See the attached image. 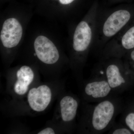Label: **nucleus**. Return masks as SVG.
<instances>
[{
	"label": "nucleus",
	"mask_w": 134,
	"mask_h": 134,
	"mask_svg": "<svg viewBox=\"0 0 134 134\" xmlns=\"http://www.w3.org/2000/svg\"><path fill=\"white\" fill-rule=\"evenodd\" d=\"M98 11L97 8H91L85 19L77 25L74 33L72 47L76 53L81 55L82 67L93 47Z\"/></svg>",
	"instance_id": "7ed1b4c3"
},
{
	"label": "nucleus",
	"mask_w": 134,
	"mask_h": 134,
	"mask_svg": "<svg viewBox=\"0 0 134 134\" xmlns=\"http://www.w3.org/2000/svg\"><path fill=\"white\" fill-rule=\"evenodd\" d=\"M123 60L132 61L134 63V49L130 52L127 53L122 58Z\"/></svg>",
	"instance_id": "f8f14e48"
},
{
	"label": "nucleus",
	"mask_w": 134,
	"mask_h": 134,
	"mask_svg": "<svg viewBox=\"0 0 134 134\" xmlns=\"http://www.w3.org/2000/svg\"><path fill=\"white\" fill-rule=\"evenodd\" d=\"M38 134H54V130L50 127H47L39 132Z\"/></svg>",
	"instance_id": "ddd939ff"
},
{
	"label": "nucleus",
	"mask_w": 134,
	"mask_h": 134,
	"mask_svg": "<svg viewBox=\"0 0 134 134\" xmlns=\"http://www.w3.org/2000/svg\"><path fill=\"white\" fill-rule=\"evenodd\" d=\"M34 48L39 59L47 64H54L59 58V54L55 45L48 38L40 36L34 41Z\"/></svg>",
	"instance_id": "39448f33"
},
{
	"label": "nucleus",
	"mask_w": 134,
	"mask_h": 134,
	"mask_svg": "<svg viewBox=\"0 0 134 134\" xmlns=\"http://www.w3.org/2000/svg\"><path fill=\"white\" fill-rule=\"evenodd\" d=\"M91 74L103 77L111 88L120 95L126 90L129 85L130 72L121 58L99 60Z\"/></svg>",
	"instance_id": "f03ea898"
},
{
	"label": "nucleus",
	"mask_w": 134,
	"mask_h": 134,
	"mask_svg": "<svg viewBox=\"0 0 134 134\" xmlns=\"http://www.w3.org/2000/svg\"><path fill=\"white\" fill-rule=\"evenodd\" d=\"M23 35V28L18 20L10 18L5 20L1 32V40L5 47L11 48L19 44Z\"/></svg>",
	"instance_id": "423d86ee"
},
{
	"label": "nucleus",
	"mask_w": 134,
	"mask_h": 134,
	"mask_svg": "<svg viewBox=\"0 0 134 134\" xmlns=\"http://www.w3.org/2000/svg\"><path fill=\"white\" fill-rule=\"evenodd\" d=\"M34 77V72L30 67L27 66L21 67L16 72L17 80L14 88L15 93L19 96L25 94Z\"/></svg>",
	"instance_id": "1a4fd4ad"
},
{
	"label": "nucleus",
	"mask_w": 134,
	"mask_h": 134,
	"mask_svg": "<svg viewBox=\"0 0 134 134\" xmlns=\"http://www.w3.org/2000/svg\"><path fill=\"white\" fill-rule=\"evenodd\" d=\"M79 106L78 99L74 96L69 95L64 96L60 102L63 121L68 125H72L76 117Z\"/></svg>",
	"instance_id": "6e6552de"
},
{
	"label": "nucleus",
	"mask_w": 134,
	"mask_h": 134,
	"mask_svg": "<svg viewBox=\"0 0 134 134\" xmlns=\"http://www.w3.org/2000/svg\"><path fill=\"white\" fill-rule=\"evenodd\" d=\"M88 103L81 121L80 130L82 133L88 134L108 132L124 106L120 95L112 96L94 104Z\"/></svg>",
	"instance_id": "f257e3e1"
},
{
	"label": "nucleus",
	"mask_w": 134,
	"mask_h": 134,
	"mask_svg": "<svg viewBox=\"0 0 134 134\" xmlns=\"http://www.w3.org/2000/svg\"><path fill=\"white\" fill-rule=\"evenodd\" d=\"M75 0H59L60 3L62 5H67L70 4Z\"/></svg>",
	"instance_id": "4468645a"
},
{
	"label": "nucleus",
	"mask_w": 134,
	"mask_h": 134,
	"mask_svg": "<svg viewBox=\"0 0 134 134\" xmlns=\"http://www.w3.org/2000/svg\"><path fill=\"white\" fill-rule=\"evenodd\" d=\"M107 134H132L133 132L122 122H115L108 131Z\"/></svg>",
	"instance_id": "9b49d317"
},
{
	"label": "nucleus",
	"mask_w": 134,
	"mask_h": 134,
	"mask_svg": "<svg viewBox=\"0 0 134 134\" xmlns=\"http://www.w3.org/2000/svg\"><path fill=\"white\" fill-rule=\"evenodd\" d=\"M52 93L46 85H41L31 89L27 95V100L33 111L42 112L48 107L51 102Z\"/></svg>",
	"instance_id": "0eeeda50"
},
{
	"label": "nucleus",
	"mask_w": 134,
	"mask_h": 134,
	"mask_svg": "<svg viewBox=\"0 0 134 134\" xmlns=\"http://www.w3.org/2000/svg\"><path fill=\"white\" fill-rule=\"evenodd\" d=\"M83 98L88 103H96L116 95L117 92L111 88L103 77L91 74L85 82L83 87Z\"/></svg>",
	"instance_id": "20e7f679"
},
{
	"label": "nucleus",
	"mask_w": 134,
	"mask_h": 134,
	"mask_svg": "<svg viewBox=\"0 0 134 134\" xmlns=\"http://www.w3.org/2000/svg\"><path fill=\"white\" fill-rule=\"evenodd\" d=\"M121 114L120 122L126 125L134 133V111H129L124 107Z\"/></svg>",
	"instance_id": "9d476101"
}]
</instances>
